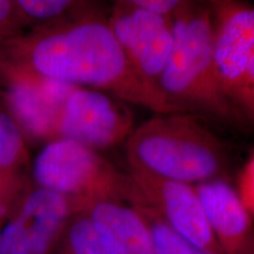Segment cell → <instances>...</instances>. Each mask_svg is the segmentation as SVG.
Listing matches in <instances>:
<instances>
[{
    "label": "cell",
    "mask_w": 254,
    "mask_h": 254,
    "mask_svg": "<svg viewBox=\"0 0 254 254\" xmlns=\"http://www.w3.org/2000/svg\"><path fill=\"white\" fill-rule=\"evenodd\" d=\"M74 213L65 196L38 187L25 192L0 226V254H53Z\"/></svg>",
    "instance_id": "52a82bcc"
},
{
    "label": "cell",
    "mask_w": 254,
    "mask_h": 254,
    "mask_svg": "<svg viewBox=\"0 0 254 254\" xmlns=\"http://www.w3.org/2000/svg\"><path fill=\"white\" fill-rule=\"evenodd\" d=\"M135 208L140 212L150 226L155 254H212L183 239L145 209Z\"/></svg>",
    "instance_id": "2e32d148"
},
{
    "label": "cell",
    "mask_w": 254,
    "mask_h": 254,
    "mask_svg": "<svg viewBox=\"0 0 254 254\" xmlns=\"http://www.w3.org/2000/svg\"><path fill=\"white\" fill-rule=\"evenodd\" d=\"M219 91L233 122L254 126V5L211 1Z\"/></svg>",
    "instance_id": "5b68a950"
},
{
    "label": "cell",
    "mask_w": 254,
    "mask_h": 254,
    "mask_svg": "<svg viewBox=\"0 0 254 254\" xmlns=\"http://www.w3.org/2000/svg\"><path fill=\"white\" fill-rule=\"evenodd\" d=\"M38 189L71 200L78 212L101 200L131 204L139 190L125 174L98 152L65 139L50 141L41 148L32 167Z\"/></svg>",
    "instance_id": "277c9868"
},
{
    "label": "cell",
    "mask_w": 254,
    "mask_h": 254,
    "mask_svg": "<svg viewBox=\"0 0 254 254\" xmlns=\"http://www.w3.org/2000/svg\"><path fill=\"white\" fill-rule=\"evenodd\" d=\"M238 193L250 213L254 217V154L247 161L240 174Z\"/></svg>",
    "instance_id": "ffe728a7"
},
{
    "label": "cell",
    "mask_w": 254,
    "mask_h": 254,
    "mask_svg": "<svg viewBox=\"0 0 254 254\" xmlns=\"http://www.w3.org/2000/svg\"><path fill=\"white\" fill-rule=\"evenodd\" d=\"M109 254H155L150 226L125 201L101 200L84 209Z\"/></svg>",
    "instance_id": "7c38bea8"
},
{
    "label": "cell",
    "mask_w": 254,
    "mask_h": 254,
    "mask_svg": "<svg viewBox=\"0 0 254 254\" xmlns=\"http://www.w3.org/2000/svg\"><path fill=\"white\" fill-rule=\"evenodd\" d=\"M0 60L158 114L176 113L158 88L136 74L99 12L7 38L0 43Z\"/></svg>",
    "instance_id": "6da1fadb"
},
{
    "label": "cell",
    "mask_w": 254,
    "mask_h": 254,
    "mask_svg": "<svg viewBox=\"0 0 254 254\" xmlns=\"http://www.w3.org/2000/svg\"><path fill=\"white\" fill-rule=\"evenodd\" d=\"M14 4L21 25L36 24V27L59 24L98 12L93 2L73 0H17Z\"/></svg>",
    "instance_id": "4fadbf2b"
},
{
    "label": "cell",
    "mask_w": 254,
    "mask_h": 254,
    "mask_svg": "<svg viewBox=\"0 0 254 254\" xmlns=\"http://www.w3.org/2000/svg\"><path fill=\"white\" fill-rule=\"evenodd\" d=\"M27 161L25 138L8 114L0 112V172L20 174Z\"/></svg>",
    "instance_id": "9a60e30c"
},
{
    "label": "cell",
    "mask_w": 254,
    "mask_h": 254,
    "mask_svg": "<svg viewBox=\"0 0 254 254\" xmlns=\"http://www.w3.org/2000/svg\"><path fill=\"white\" fill-rule=\"evenodd\" d=\"M24 185L20 174L0 172V226L23 195Z\"/></svg>",
    "instance_id": "e0dca14e"
},
{
    "label": "cell",
    "mask_w": 254,
    "mask_h": 254,
    "mask_svg": "<svg viewBox=\"0 0 254 254\" xmlns=\"http://www.w3.org/2000/svg\"><path fill=\"white\" fill-rule=\"evenodd\" d=\"M0 80L8 116L32 141L57 140L58 124L68 95L78 86L43 77L0 60Z\"/></svg>",
    "instance_id": "8992f818"
},
{
    "label": "cell",
    "mask_w": 254,
    "mask_h": 254,
    "mask_svg": "<svg viewBox=\"0 0 254 254\" xmlns=\"http://www.w3.org/2000/svg\"><path fill=\"white\" fill-rule=\"evenodd\" d=\"M172 25L173 46L159 90L176 113H205L233 122L215 77L212 4L189 1Z\"/></svg>",
    "instance_id": "3957f363"
},
{
    "label": "cell",
    "mask_w": 254,
    "mask_h": 254,
    "mask_svg": "<svg viewBox=\"0 0 254 254\" xmlns=\"http://www.w3.org/2000/svg\"><path fill=\"white\" fill-rule=\"evenodd\" d=\"M21 21L19 19L14 1L0 0V43L20 33Z\"/></svg>",
    "instance_id": "d6986e66"
},
{
    "label": "cell",
    "mask_w": 254,
    "mask_h": 254,
    "mask_svg": "<svg viewBox=\"0 0 254 254\" xmlns=\"http://www.w3.org/2000/svg\"><path fill=\"white\" fill-rule=\"evenodd\" d=\"M107 23L136 74L159 90L173 46L172 20L123 0L113 5Z\"/></svg>",
    "instance_id": "30bf717a"
},
{
    "label": "cell",
    "mask_w": 254,
    "mask_h": 254,
    "mask_svg": "<svg viewBox=\"0 0 254 254\" xmlns=\"http://www.w3.org/2000/svg\"><path fill=\"white\" fill-rule=\"evenodd\" d=\"M129 176L140 193V198L129 205L147 211L192 245L212 254H221L195 186L135 168H129Z\"/></svg>",
    "instance_id": "ba28073f"
},
{
    "label": "cell",
    "mask_w": 254,
    "mask_h": 254,
    "mask_svg": "<svg viewBox=\"0 0 254 254\" xmlns=\"http://www.w3.org/2000/svg\"><path fill=\"white\" fill-rule=\"evenodd\" d=\"M131 2L146 12L172 20L189 1H184V0H131Z\"/></svg>",
    "instance_id": "ac0fdd59"
},
{
    "label": "cell",
    "mask_w": 254,
    "mask_h": 254,
    "mask_svg": "<svg viewBox=\"0 0 254 254\" xmlns=\"http://www.w3.org/2000/svg\"><path fill=\"white\" fill-rule=\"evenodd\" d=\"M221 254H254V221L238 190L226 180L195 185Z\"/></svg>",
    "instance_id": "8fae6325"
},
{
    "label": "cell",
    "mask_w": 254,
    "mask_h": 254,
    "mask_svg": "<svg viewBox=\"0 0 254 254\" xmlns=\"http://www.w3.org/2000/svg\"><path fill=\"white\" fill-rule=\"evenodd\" d=\"M53 254H109L90 218L84 212L72 215Z\"/></svg>",
    "instance_id": "5bb4252c"
},
{
    "label": "cell",
    "mask_w": 254,
    "mask_h": 254,
    "mask_svg": "<svg viewBox=\"0 0 254 254\" xmlns=\"http://www.w3.org/2000/svg\"><path fill=\"white\" fill-rule=\"evenodd\" d=\"M133 129V114L124 101L104 92L77 87L64 105L57 139L98 152L126 142Z\"/></svg>",
    "instance_id": "9c48e42d"
},
{
    "label": "cell",
    "mask_w": 254,
    "mask_h": 254,
    "mask_svg": "<svg viewBox=\"0 0 254 254\" xmlns=\"http://www.w3.org/2000/svg\"><path fill=\"white\" fill-rule=\"evenodd\" d=\"M129 168L195 186L221 179L226 147L194 114H158L133 129L125 142Z\"/></svg>",
    "instance_id": "7a4b0ae2"
}]
</instances>
